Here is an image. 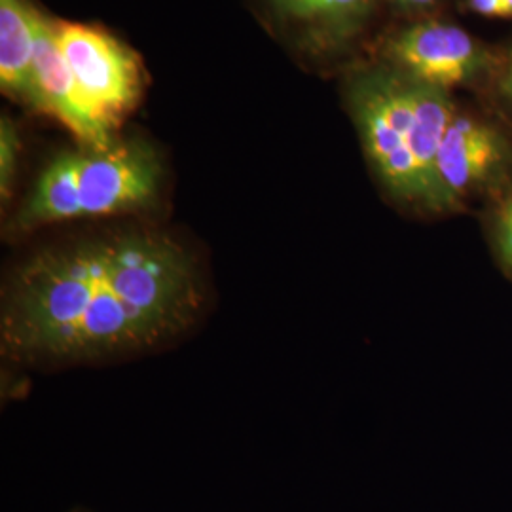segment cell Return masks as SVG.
I'll return each instance as SVG.
<instances>
[{
    "label": "cell",
    "mask_w": 512,
    "mask_h": 512,
    "mask_svg": "<svg viewBox=\"0 0 512 512\" xmlns=\"http://www.w3.org/2000/svg\"><path fill=\"white\" fill-rule=\"evenodd\" d=\"M192 255L167 236L122 234L44 249L10 277L2 346L25 361H84L162 344L202 308Z\"/></svg>",
    "instance_id": "cell-1"
},
{
    "label": "cell",
    "mask_w": 512,
    "mask_h": 512,
    "mask_svg": "<svg viewBox=\"0 0 512 512\" xmlns=\"http://www.w3.org/2000/svg\"><path fill=\"white\" fill-rule=\"evenodd\" d=\"M348 90L366 160L387 200L437 219L435 165L458 97L382 63L357 71Z\"/></svg>",
    "instance_id": "cell-2"
},
{
    "label": "cell",
    "mask_w": 512,
    "mask_h": 512,
    "mask_svg": "<svg viewBox=\"0 0 512 512\" xmlns=\"http://www.w3.org/2000/svg\"><path fill=\"white\" fill-rule=\"evenodd\" d=\"M160 184V158L143 141L61 152L38 175L16 226L29 232L63 220L143 209L156 200Z\"/></svg>",
    "instance_id": "cell-3"
},
{
    "label": "cell",
    "mask_w": 512,
    "mask_h": 512,
    "mask_svg": "<svg viewBox=\"0 0 512 512\" xmlns=\"http://www.w3.org/2000/svg\"><path fill=\"white\" fill-rule=\"evenodd\" d=\"M512 186V120L492 103L459 101L435 165L437 219L478 215Z\"/></svg>",
    "instance_id": "cell-4"
},
{
    "label": "cell",
    "mask_w": 512,
    "mask_h": 512,
    "mask_svg": "<svg viewBox=\"0 0 512 512\" xmlns=\"http://www.w3.org/2000/svg\"><path fill=\"white\" fill-rule=\"evenodd\" d=\"M497 48L458 23L416 19L385 38L380 63L442 92H486L494 74Z\"/></svg>",
    "instance_id": "cell-5"
},
{
    "label": "cell",
    "mask_w": 512,
    "mask_h": 512,
    "mask_svg": "<svg viewBox=\"0 0 512 512\" xmlns=\"http://www.w3.org/2000/svg\"><path fill=\"white\" fill-rule=\"evenodd\" d=\"M55 37L82 97L114 133L143 90L139 59L116 38L86 25L55 23Z\"/></svg>",
    "instance_id": "cell-6"
},
{
    "label": "cell",
    "mask_w": 512,
    "mask_h": 512,
    "mask_svg": "<svg viewBox=\"0 0 512 512\" xmlns=\"http://www.w3.org/2000/svg\"><path fill=\"white\" fill-rule=\"evenodd\" d=\"M35 109L48 112L82 143L110 147L116 139L90 109L55 37V23L35 10Z\"/></svg>",
    "instance_id": "cell-7"
},
{
    "label": "cell",
    "mask_w": 512,
    "mask_h": 512,
    "mask_svg": "<svg viewBox=\"0 0 512 512\" xmlns=\"http://www.w3.org/2000/svg\"><path fill=\"white\" fill-rule=\"evenodd\" d=\"M281 18L294 23L313 48L346 52L363 37L382 0H272Z\"/></svg>",
    "instance_id": "cell-8"
},
{
    "label": "cell",
    "mask_w": 512,
    "mask_h": 512,
    "mask_svg": "<svg viewBox=\"0 0 512 512\" xmlns=\"http://www.w3.org/2000/svg\"><path fill=\"white\" fill-rule=\"evenodd\" d=\"M35 10L27 0H0V86L31 107H35Z\"/></svg>",
    "instance_id": "cell-9"
},
{
    "label": "cell",
    "mask_w": 512,
    "mask_h": 512,
    "mask_svg": "<svg viewBox=\"0 0 512 512\" xmlns=\"http://www.w3.org/2000/svg\"><path fill=\"white\" fill-rule=\"evenodd\" d=\"M480 222L495 268L512 283V186L480 213Z\"/></svg>",
    "instance_id": "cell-10"
},
{
    "label": "cell",
    "mask_w": 512,
    "mask_h": 512,
    "mask_svg": "<svg viewBox=\"0 0 512 512\" xmlns=\"http://www.w3.org/2000/svg\"><path fill=\"white\" fill-rule=\"evenodd\" d=\"M484 93L495 109L512 120V40L507 46L497 48L494 74Z\"/></svg>",
    "instance_id": "cell-11"
},
{
    "label": "cell",
    "mask_w": 512,
    "mask_h": 512,
    "mask_svg": "<svg viewBox=\"0 0 512 512\" xmlns=\"http://www.w3.org/2000/svg\"><path fill=\"white\" fill-rule=\"evenodd\" d=\"M19 141L14 124L2 118L0 124V190L2 198H10L18 167Z\"/></svg>",
    "instance_id": "cell-12"
},
{
    "label": "cell",
    "mask_w": 512,
    "mask_h": 512,
    "mask_svg": "<svg viewBox=\"0 0 512 512\" xmlns=\"http://www.w3.org/2000/svg\"><path fill=\"white\" fill-rule=\"evenodd\" d=\"M467 8L482 18L512 19V0H467Z\"/></svg>",
    "instance_id": "cell-13"
},
{
    "label": "cell",
    "mask_w": 512,
    "mask_h": 512,
    "mask_svg": "<svg viewBox=\"0 0 512 512\" xmlns=\"http://www.w3.org/2000/svg\"><path fill=\"white\" fill-rule=\"evenodd\" d=\"M391 2H395L401 10L408 14H427L440 4V0H391Z\"/></svg>",
    "instance_id": "cell-14"
}]
</instances>
